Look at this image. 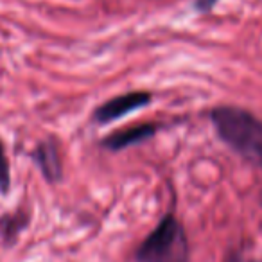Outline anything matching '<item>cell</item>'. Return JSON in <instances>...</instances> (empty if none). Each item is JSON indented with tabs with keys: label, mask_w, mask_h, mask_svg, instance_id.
<instances>
[{
	"label": "cell",
	"mask_w": 262,
	"mask_h": 262,
	"mask_svg": "<svg viewBox=\"0 0 262 262\" xmlns=\"http://www.w3.org/2000/svg\"><path fill=\"white\" fill-rule=\"evenodd\" d=\"M149 102L151 94H147V92H129V94L110 99L104 104L99 106L94 112V120L101 124H108L112 120H117L120 117L127 115V113L135 112V110L144 108Z\"/></svg>",
	"instance_id": "cell-3"
},
{
	"label": "cell",
	"mask_w": 262,
	"mask_h": 262,
	"mask_svg": "<svg viewBox=\"0 0 262 262\" xmlns=\"http://www.w3.org/2000/svg\"><path fill=\"white\" fill-rule=\"evenodd\" d=\"M137 262H189V241L172 214L162 217L135 253Z\"/></svg>",
	"instance_id": "cell-2"
},
{
	"label": "cell",
	"mask_w": 262,
	"mask_h": 262,
	"mask_svg": "<svg viewBox=\"0 0 262 262\" xmlns=\"http://www.w3.org/2000/svg\"><path fill=\"white\" fill-rule=\"evenodd\" d=\"M27 217L24 214H8L0 217V239L6 243H13L15 237L26 228Z\"/></svg>",
	"instance_id": "cell-6"
},
{
	"label": "cell",
	"mask_w": 262,
	"mask_h": 262,
	"mask_svg": "<svg viewBox=\"0 0 262 262\" xmlns=\"http://www.w3.org/2000/svg\"><path fill=\"white\" fill-rule=\"evenodd\" d=\"M210 119L226 146L262 167V120L237 106H217L212 110Z\"/></svg>",
	"instance_id": "cell-1"
},
{
	"label": "cell",
	"mask_w": 262,
	"mask_h": 262,
	"mask_svg": "<svg viewBox=\"0 0 262 262\" xmlns=\"http://www.w3.org/2000/svg\"><path fill=\"white\" fill-rule=\"evenodd\" d=\"M33 158L49 182H59L61 180L63 174L61 158H59L58 146H56L52 139L43 140V142L38 144L33 153Z\"/></svg>",
	"instance_id": "cell-5"
},
{
	"label": "cell",
	"mask_w": 262,
	"mask_h": 262,
	"mask_svg": "<svg viewBox=\"0 0 262 262\" xmlns=\"http://www.w3.org/2000/svg\"><path fill=\"white\" fill-rule=\"evenodd\" d=\"M155 133H157V126L155 124H140V126L115 131V133L106 137L101 144L110 151H120L127 146H135V144H140L144 140H149Z\"/></svg>",
	"instance_id": "cell-4"
},
{
	"label": "cell",
	"mask_w": 262,
	"mask_h": 262,
	"mask_svg": "<svg viewBox=\"0 0 262 262\" xmlns=\"http://www.w3.org/2000/svg\"><path fill=\"white\" fill-rule=\"evenodd\" d=\"M9 187H11V172H9V164L4 146H2V140H0V192L8 194Z\"/></svg>",
	"instance_id": "cell-7"
},
{
	"label": "cell",
	"mask_w": 262,
	"mask_h": 262,
	"mask_svg": "<svg viewBox=\"0 0 262 262\" xmlns=\"http://www.w3.org/2000/svg\"><path fill=\"white\" fill-rule=\"evenodd\" d=\"M215 2H217V0H198L196 9H200V11H210Z\"/></svg>",
	"instance_id": "cell-8"
}]
</instances>
